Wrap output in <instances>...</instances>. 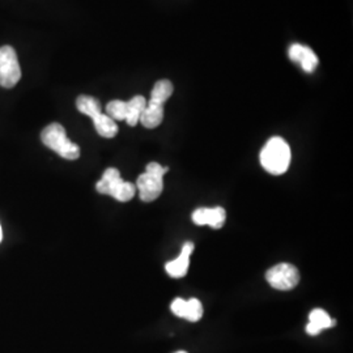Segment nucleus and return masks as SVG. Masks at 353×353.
I'll list each match as a JSON object with an SVG mask.
<instances>
[{"mask_svg":"<svg viewBox=\"0 0 353 353\" xmlns=\"http://www.w3.org/2000/svg\"><path fill=\"white\" fill-rule=\"evenodd\" d=\"M290 159L292 154L288 143L279 137L268 140L261 152V164L265 172L274 176L284 174L288 170Z\"/></svg>","mask_w":353,"mask_h":353,"instance_id":"nucleus-1","label":"nucleus"},{"mask_svg":"<svg viewBox=\"0 0 353 353\" xmlns=\"http://www.w3.org/2000/svg\"><path fill=\"white\" fill-rule=\"evenodd\" d=\"M41 140L48 148L57 152L65 160H77L80 157L79 145L67 138L64 127L59 123H51L45 127L41 134Z\"/></svg>","mask_w":353,"mask_h":353,"instance_id":"nucleus-2","label":"nucleus"},{"mask_svg":"<svg viewBox=\"0 0 353 353\" xmlns=\"http://www.w3.org/2000/svg\"><path fill=\"white\" fill-rule=\"evenodd\" d=\"M96 190L102 195H109L118 202H128L135 196L137 188L122 179L121 173L115 168H109L103 172L101 179L97 182Z\"/></svg>","mask_w":353,"mask_h":353,"instance_id":"nucleus-3","label":"nucleus"},{"mask_svg":"<svg viewBox=\"0 0 353 353\" xmlns=\"http://www.w3.org/2000/svg\"><path fill=\"white\" fill-rule=\"evenodd\" d=\"M20 79L21 68L16 51L11 46L0 48V87L13 88Z\"/></svg>","mask_w":353,"mask_h":353,"instance_id":"nucleus-4","label":"nucleus"},{"mask_svg":"<svg viewBox=\"0 0 353 353\" xmlns=\"http://www.w3.org/2000/svg\"><path fill=\"white\" fill-rule=\"evenodd\" d=\"M265 279L272 288L278 290H290L297 287L300 281L299 270L290 263H280L270 268Z\"/></svg>","mask_w":353,"mask_h":353,"instance_id":"nucleus-5","label":"nucleus"},{"mask_svg":"<svg viewBox=\"0 0 353 353\" xmlns=\"http://www.w3.org/2000/svg\"><path fill=\"white\" fill-rule=\"evenodd\" d=\"M137 188L139 190L140 199L143 202L156 201L164 189V178L153 176L150 173H143L137 181Z\"/></svg>","mask_w":353,"mask_h":353,"instance_id":"nucleus-6","label":"nucleus"},{"mask_svg":"<svg viewBox=\"0 0 353 353\" xmlns=\"http://www.w3.org/2000/svg\"><path fill=\"white\" fill-rule=\"evenodd\" d=\"M227 214L223 207L214 208H198L192 214V221L196 225H208L214 229H220L225 224Z\"/></svg>","mask_w":353,"mask_h":353,"instance_id":"nucleus-7","label":"nucleus"},{"mask_svg":"<svg viewBox=\"0 0 353 353\" xmlns=\"http://www.w3.org/2000/svg\"><path fill=\"white\" fill-rule=\"evenodd\" d=\"M172 312L179 318H185L189 322H198L203 316V305L198 299H176L170 305Z\"/></svg>","mask_w":353,"mask_h":353,"instance_id":"nucleus-8","label":"nucleus"},{"mask_svg":"<svg viewBox=\"0 0 353 353\" xmlns=\"http://www.w3.org/2000/svg\"><path fill=\"white\" fill-rule=\"evenodd\" d=\"M290 59L293 63H299L305 72H313L318 65V57L309 46L293 43L288 51Z\"/></svg>","mask_w":353,"mask_h":353,"instance_id":"nucleus-9","label":"nucleus"},{"mask_svg":"<svg viewBox=\"0 0 353 353\" xmlns=\"http://www.w3.org/2000/svg\"><path fill=\"white\" fill-rule=\"evenodd\" d=\"M194 252V243L186 242L182 248V252L179 256L172 262H168L165 265V270L170 278L181 279L186 276L190 265V255Z\"/></svg>","mask_w":353,"mask_h":353,"instance_id":"nucleus-10","label":"nucleus"},{"mask_svg":"<svg viewBox=\"0 0 353 353\" xmlns=\"http://www.w3.org/2000/svg\"><path fill=\"white\" fill-rule=\"evenodd\" d=\"M336 321L331 319V316L323 309H314L309 316V323L306 326V332L312 336H316L322 332V330L334 327Z\"/></svg>","mask_w":353,"mask_h":353,"instance_id":"nucleus-11","label":"nucleus"},{"mask_svg":"<svg viewBox=\"0 0 353 353\" xmlns=\"http://www.w3.org/2000/svg\"><path fill=\"white\" fill-rule=\"evenodd\" d=\"M164 119V105L157 102L147 101L144 112L140 115V122L145 128H156Z\"/></svg>","mask_w":353,"mask_h":353,"instance_id":"nucleus-12","label":"nucleus"},{"mask_svg":"<svg viewBox=\"0 0 353 353\" xmlns=\"http://www.w3.org/2000/svg\"><path fill=\"white\" fill-rule=\"evenodd\" d=\"M147 106V100L143 96H135L127 102L126 121L128 126L134 127L138 125L140 115L144 112Z\"/></svg>","mask_w":353,"mask_h":353,"instance_id":"nucleus-13","label":"nucleus"},{"mask_svg":"<svg viewBox=\"0 0 353 353\" xmlns=\"http://www.w3.org/2000/svg\"><path fill=\"white\" fill-rule=\"evenodd\" d=\"M76 108L77 110L84 115H87L89 118L94 119L96 117H99L101 112V103L94 99V97H90V96H79L77 100H76Z\"/></svg>","mask_w":353,"mask_h":353,"instance_id":"nucleus-14","label":"nucleus"},{"mask_svg":"<svg viewBox=\"0 0 353 353\" xmlns=\"http://www.w3.org/2000/svg\"><path fill=\"white\" fill-rule=\"evenodd\" d=\"M92 121L96 131L99 132V135H101L102 138L112 139L118 134V126L115 121H113L110 117H108L106 114L101 113Z\"/></svg>","mask_w":353,"mask_h":353,"instance_id":"nucleus-15","label":"nucleus"},{"mask_svg":"<svg viewBox=\"0 0 353 353\" xmlns=\"http://www.w3.org/2000/svg\"><path fill=\"white\" fill-rule=\"evenodd\" d=\"M172 94H173V84L169 80H160L154 84V87L152 89L150 101L164 105L165 102L170 99Z\"/></svg>","mask_w":353,"mask_h":353,"instance_id":"nucleus-16","label":"nucleus"},{"mask_svg":"<svg viewBox=\"0 0 353 353\" xmlns=\"http://www.w3.org/2000/svg\"><path fill=\"white\" fill-rule=\"evenodd\" d=\"M127 102L114 100L106 105V115L113 121H125L126 119Z\"/></svg>","mask_w":353,"mask_h":353,"instance_id":"nucleus-17","label":"nucleus"},{"mask_svg":"<svg viewBox=\"0 0 353 353\" xmlns=\"http://www.w3.org/2000/svg\"><path fill=\"white\" fill-rule=\"evenodd\" d=\"M168 170H169V168H165V166H161L160 164H157V163H150V164L147 165V173H150V174H153V176H163L164 178L165 174L168 173Z\"/></svg>","mask_w":353,"mask_h":353,"instance_id":"nucleus-18","label":"nucleus"},{"mask_svg":"<svg viewBox=\"0 0 353 353\" xmlns=\"http://www.w3.org/2000/svg\"><path fill=\"white\" fill-rule=\"evenodd\" d=\"M1 239H3V232H1V225H0V242H1Z\"/></svg>","mask_w":353,"mask_h":353,"instance_id":"nucleus-19","label":"nucleus"},{"mask_svg":"<svg viewBox=\"0 0 353 353\" xmlns=\"http://www.w3.org/2000/svg\"><path fill=\"white\" fill-rule=\"evenodd\" d=\"M176 353H188V352H185V351H179V352H176Z\"/></svg>","mask_w":353,"mask_h":353,"instance_id":"nucleus-20","label":"nucleus"}]
</instances>
